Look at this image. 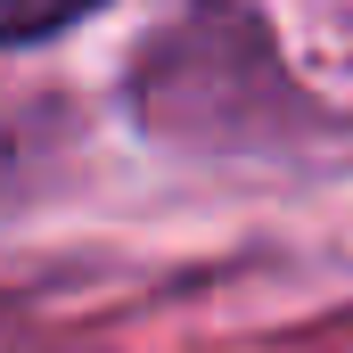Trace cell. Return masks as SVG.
I'll list each match as a JSON object with an SVG mask.
<instances>
[{"mask_svg":"<svg viewBox=\"0 0 353 353\" xmlns=\"http://www.w3.org/2000/svg\"><path fill=\"white\" fill-rule=\"evenodd\" d=\"M90 8L99 0H0V41H41V33L90 17Z\"/></svg>","mask_w":353,"mask_h":353,"instance_id":"1","label":"cell"}]
</instances>
